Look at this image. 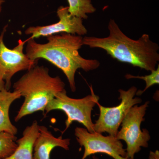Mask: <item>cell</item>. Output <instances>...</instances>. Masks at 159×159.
<instances>
[{"mask_svg": "<svg viewBox=\"0 0 159 159\" xmlns=\"http://www.w3.org/2000/svg\"><path fill=\"white\" fill-rule=\"evenodd\" d=\"M48 42L38 43L33 39H27L26 54L33 61L45 59L60 69L66 75L71 91L76 90L75 76L77 70L85 72L98 68L100 63L97 59H87L79 54L84 45L82 36L62 33L47 37Z\"/></svg>", "mask_w": 159, "mask_h": 159, "instance_id": "cell-1", "label": "cell"}, {"mask_svg": "<svg viewBox=\"0 0 159 159\" xmlns=\"http://www.w3.org/2000/svg\"><path fill=\"white\" fill-rule=\"evenodd\" d=\"M107 37L85 36L84 45L102 49L114 59L148 71L156 70L159 61V47L150 39L148 34H142L139 39L128 37L120 29L115 20L109 22Z\"/></svg>", "mask_w": 159, "mask_h": 159, "instance_id": "cell-2", "label": "cell"}, {"mask_svg": "<svg viewBox=\"0 0 159 159\" xmlns=\"http://www.w3.org/2000/svg\"><path fill=\"white\" fill-rule=\"evenodd\" d=\"M49 72L48 68L35 65L15 83L14 90L19 92L25 98L15 118V122L39 111L45 113L48 103L65 89V84L60 77H51Z\"/></svg>", "mask_w": 159, "mask_h": 159, "instance_id": "cell-3", "label": "cell"}, {"mask_svg": "<svg viewBox=\"0 0 159 159\" xmlns=\"http://www.w3.org/2000/svg\"><path fill=\"white\" fill-rule=\"evenodd\" d=\"M91 90L90 95L81 99H76L68 97L65 89L58 93L48 103L45 111L46 115L53 110H60L66 115V129L74 121L82 124L90 133L95 132L91 115L93 107L99 102V98L94 94L92 87Z\"/></svg>", "mask_w": 159, "mask_h": 159, "instance_id": "cell-4", "label": "cell"}, {"mask_svg": "<svg viewBox=\"0 0 159 159\" xmlns=\"http://www.w3.org/2000/svg\"><path fill=\"white\" fill-rule=\"evenodd\" d=\"M149 102L143 105L134 106L131 108L121 123L120 130L116 137L118 140H123L126 144L127 159H134L135 155L139 152L142 147L147 148L151 137L146 129H141L142 122L145 120V116Z\"/></svg>", "mask_w": 159, "mask_h": 159, "instance_id": "cell-5", "label": "cell"}, {"mask_svg": "<svg viewBox=\"0 0 159 159\" xmlns=\"http://www.w3.org/2000/svg\"><path fill=\"white\" fill-rule=\"evenodd\" d=\"M119 99L121 102L114 107H105L99 102V116L93 125L94 131L98 133H107L110 135L116 137L119 128L129 111L134 106L142 102L139 97H134L137 92L136 87L133 86L125 91L119 89Z\"/></svg>", "mask_w": 159, "mask_h": 159, "instance_id": "cell-6", "label": "cell"}, {"mask_svg": "<svg viewBox=\"0 0 159 159\" xmlns=\"http://www.w3.org/2000/svg\"><path fill=\"white\" fill-rule=\"evenodd\" d=\"M75 135L80 145L84 148L81 159L99 153L106 154L114 159H127L126 149L123 148L121 141L116 137L90 133L86 128L78 127L75 128Z\"/></svg>", "mask_w": 159, "mask_h": 159, "instance_id": "cell-7", "label": "cell"}, {"mask_svg": "<svg viewBox=\"0 0 159 159\" xmlns=\"http://www.w3.org/2000/svg\"><path fill=\"white\" fill-rule=\"evenodd\" d=\"M8 26L6 25L3 28L0 34V72L6 82V89L9 91L15 74L20 71L29 70L36 65L37 61L31 60L24 53V45L27 40H19L17 45L13 49L6 47L4 37Z\"/></svg>", "mask_w": 159, "mask_h": 159, "instance_id": "cell-8", "label": "cell"}, {"mask_svg": "<svg viewBox=\"0 0 159 159\" xmlns=\"http://www.w3.org/2000/svg\"><path fill=\"white\" fill-rule=\"evenodd\" d=\"M57 13L59 19L57 22L49 25L29 27L25 31V34L31 35L29 38L33 39L60 33L81 36L87 34L88 31L84 25L82 19L71 15L69 13L68 6H60Z\"/></svg>", "mask_w": 159, "mask_h": 159, "instance_id": "cell-9", "label": "cell"}, {"mask_svg": "<svg viewBox=\"0 0 159 159\" xmlns=\"http://www.w3.org/2000/svg\"><path fill=\"white\" fill-rule=\"evenodd\" d=\"M70 139L56 138L43 125L39 126V134L34 142L33 159H50L51 151L59 147L66 150L70 149Z\"/></svg>", "mask_w": 159, "mask_h": 159, "instance_id": "cell-10", "label": "cell"}, {"mask_svg": "<svg viewBox=\"0 0 159 159\" xmlns=\"http://www.w3.org/2000/svg\"><path fill=\"white\" fill-rule=\"evenodd\" d=\"M38 123L36 121L27 126L20 139L16 140L18 147L14 152L4 159H33L34 142L39 134Z\"/></svg>", "mask_w": 159, "mask_h": 159, "instance_id": "cell-11", "label": "cell"}, {"mask_svg": "<svg viewBox=\"0 0 159 159\" xmlns=\"http://www.w3.org/2000/svg\"><path fill=\"white\" fill-rule=\"evenodd\" d=\"M21 97L19 92H11L6 89L0 92V132H5L16 135L17 129L11 123L9 116L10 106Z\"/></svg>", "mask_w": 159, "mask_h": 159, "instance_id": "cell-12", "label": "cell"}, {"mask_svg": "<svg viewBox=\"0 0 159 159\" xmlns=\"http://www.w3.org/2000/svg\"><path fill=\"white\" fill-rule=\"evenodd\" d=\"M68 11L71 15L87 19L88 14H92L96 11L91 0H67Z\"/></svg>", "mask_w": 159, "mask_h": 159, "instance_id": "cell-13", "label": "cell"}, {"mask_svg": "<svg viewBox=\"0 0 159 159\" xmlns=\"http://www.w3.org/2000/svg\"><path fill=\"white\" fill-rule=\"evenodd\" d=\"M17 137L15 135L5 132H0V159L9 157L16 150L18 145Z\"/></svg>", "mask_w": 159, "mask_h": 159, "instance_id": "cell-14", "label": "cell"}, {"mask_svg": "<svg viewBox=\"0 0 159 159\" xmlns=\"http://www.w3.org/2000/svg\"><path fill=\"white\" fill-rule=\"evenodd\" d=\"M151 74L145 76H134L130 74H127L125 75V78L127 79H139L145 80L146 86L143 90L137 91V96H141L145 91L147 90L149 88L155 84H159V66L158 65V67L156 70L151 71Z\"/></svg>", "mask_w": 159, "mask_h": 159, "instance_id": "cell-15", "label": "cell"}, {"mask_svg": "<svg viewBox=\"0 0 159 159\" xmlns=\"http://www.w3.org/2000/svg\"><path fill=\"white\" fill-rule=\"evenodd\" d=\"M149 159H159V150H156L155 152L150 151Z\"/></svg>", "mask_w": 159, "mask_h": 159, "instance_id": "cell-16", "label": "cell"}, {"mask_svg": "<svg viewBox=\"0 0 159 159\" xmlns=\"http://www.w3.org/2000/svg\"><path fill=\"white\" fill-rule=\"evenodd\" d=\"M5 89H6V82L3 79L2 75L0 72V92Z\"/></svg>", "mask_w": 159, "mask_h": 159, "instance_id": "cell-17", "label": "cell"}, {"mask_svg": "<svg viewBox=\"0 0 159 159\" xmlns=\"http://www.w3.org/2000/svg\"><path fill=\"white\" fill-rule=\"evenodd\" d=\"M5 0H0V13L2 11V5L5 2Z\"/></svg>", "mask_w": 159, "mask_h": 159, "instance_id": "cell-18", "label": "cell"}, {"mask_svg": "<svg viewBox=\"0 0 159 159\" xmlns=\"http://www.w3.org/2000/svg\"><path fill=\"white\" fill-rule=\"evenodd\" d=\"M93 159H99L97 157H96V156L94 155L93 156Z\"/></svg>", "mask_w": 159, "mask_h": 159, "instance_id": "cell-19", "label": "cell"}]
</instances>
